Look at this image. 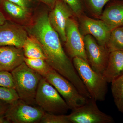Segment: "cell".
I'll list each match as a JSON object with an SVG mask.
<instances>
[{"label": "cell", "instance_id": "obj_16", "mask_svg": "<svg viewBox=\"0 0 123 123\" xmlns=\"http://www.w3.org/2000/svg\"><path fill=\"white\" fill-rule=\"evenodd\" d=\"M25 57L31 59H43L46 57L38 40L34 36L28 37L23 47Z\"/></svg>", "mask_w": 123, "mask_h": 123}, {"label": "cell", "instance_id": "obj_7", "mask_svg": "<svg viewBox=\"0 0 123 123\" xmlns=\"http://www.w3.org/2000/svg\"><path fill=\"white\" fill-rule=\"evenodd\" d=\"M97 101L88 99L83 105L72 110L68 115L70 123H113L112 117L102 112L97 106Z\"/></svg>", "mask_w": 123, "mask_h": 123}, {"label": "cell", "instance_id": "obj_13", "mask_svg": "<svg viewBox=\"0 0 123 123\" xmlns=\"http://www.w3.org/2000/svg\"><path fill=\"white\" fill-rule=\"evenodd\" d=\"M25 57L22 48L0 47V70L12 72L24 62Z\"/></svg>", "mask_w": 123, "mask_h": 123}, {"label": "cell", "instance_id": "obj_23", "mask_svg": "<svg viewBox=\"0 0 123 123\" xmlns=\"http://www.w3.org/2000/svg\"><path fill=\"white\" fill-rule=\"evenodd\" d=\"M40 123H71L68 115H56L45 112Z\"/></svg>", "mask_w": 123, "mask_h": 123}, {"label": "cell", "instance_id": "obj_8", "mask_svg": "<svg viewBox=\"0 0 123 123\" xmlns=\"http://www.w3.org/2000/svg\"><path fill=\"white\" fill-rule=\"evenodd\" d=\"M77 18L76 17H73L67 21L65 29L66 51L72 59L78 57L88 62L85 50L84 36L79 30V23Z\"/></svg>", "mask_w": 123, "mask_h": 123}, {"label": "cell", "instance_id": "obj_24", "mask_svg": "<svg viewBox=\"0 0 123 123\" xmlns=\"http://www.w3.org/2000/svg\"><path fill=\"white\" fill-rule=\"evenodd\" d=\"M68 6L77 18L84 14L85 8L82 0H62Z\"/></svg>", "mask_w": 123, "mask_h": 123}, {"label": "cell", "instance_id": "obj_19", "mask_svg": "<svg viewBox=\"0 0 123 123\" xmlns=\"http://www.w3.org/2000/svg\"><path fill=\"white\" fill-rule=\"evenodd\" d=\"M24 62L29 68L38 73L43 78L45 77L52 68L46 61L43 59L25 57Z\"/></svg>", "mask_w": 123, "mask_h": 123}, {"label": "cell", "instance_id": "obj_2", "mask_svg": "<svg viewBox=\"0 0 123 123\" xmlns=\"http://www.w3.org/2000/svg\"><path fill=\"white\" fill-rule=\"evenodd\" d=\"M72 62L91 98L97 101H104L107 93L108 83L103 74L94 70L88 62L80 57H74Z\"/></svg>", "mask_w": 123, "mask_h": 123}, {"label": "cell", "instance_id": "obj_26", "mask_svg": "<svg viewBox=\"0 0 123 123\" xmlns=\"http://www.w3.org/2000/svg\"><path fill=\"white\" fill-rule=\"evenodd\" d=\"M9 105V104L0 100V123H4V119L2 117L4 116L6 113Z\"/></svg>", "mask_w": 123, "mask_h": 123}, {"label": "cell", "instance_id": "obj_27", "mask_svg": "<svg viewBox=\"0 0 123 123\" xmlns=\"http://www.w3.org/2000/svg\"><path fill=\"white\" fill-rule=\"evenodd\" d=\"M20 6L21 7L27 10L30 4L31 0H6Z\"/></svg>", "mask_w": 123, "mask_h": 123}, {"label": "cell", "instance_id": "obj_6", "mask_svg": "<svg viewBox=\"0 0 123 123\" xmlns=\"http://www.w3.org/2000/svg\"><path fill=\"white\" fill-rule=\"evenodd\" d=\"M45 112L38 106L19 99L10 104L4 117L7 123H40Z\"/></svg>", "mask_w": 123, "mask_h": 123}, {"label": "cell", "instance_id": "obj_22", "mask_svg": "<svg viewBox=\"0 0 123 123\" xmlns=\"http://www.w3.org/2000/svg\"><path fill=\"white\" fill-rule=\"evenodd\" d=\"M19 99L15 89L0 86V100L11 104Z\"/></svg>", "mask_w": 123, "mask_h": 123}, {"label": "cell", "instance_id": "obj_1", "mask_svg": "<svg viewBox=\"0 0 123 123\" xmlns=\"http://www.w3.org/2000/svg\"><path fill=\"white\" fill-rule=\"evenodd\" d=\"M31 31L42 47L48 64L74 85H79L81 79L72 61L64 50L59 36L52 26L47 14L39 15Z\"/></svg>", "mask_w": 123, "mask_h": 123}, {"label": "cell", "instance_id": "obj_29", "mask_svg": "<svg viewBox=\"0 0 123 123\" xmlns=\"http://www.w3.org/2000/svg\"><path fill=\"white\" fill-rule=\"evenodd\" d=\"M6 21L5 15L0 9V25L4 24Z\"/></svg>", "mask_w": 123, "mask_h": 123}, {"label": "cell", "instance_id": "obj_30", "mask_svg": "<svg viewBox=\"0 0 123 123\" xmlns=\"http://www.w3.org/2000/svg\"><path fill=\"white\" fill-rule=\"evenodd\" d=\"M4 0H0V4H1Z\"/></svg>", "mask_w": 123, "mask_h": 123}, {"label": "cell", "instance_id": "obj_12", "mask_svg": "<svg viewBox=\"0 0 123 123\" xmlns=\"http://www.w3.org/2000/svg\"><path fill=\"white\" fill-rule=\"evenodd\" d=\"M29 36L21 27L6 21L0 25V47L13 46L23 48Z\"/></svg>", "mask_w": 123, "mask_h": 123}, {"label": "cell", "instance_id": "obj_3", "mask_svg": "<svg viewBox=\"0 0 123 123\" xmlns=\"http://www.w3.org/2000/svg\"><path fill=\"white\" fill-rule=\"evenodd\" d=\"M11 72L20 99L28 104L36 105V95L43 77L29 68L24 62Z\"/></svg>", "mask_w": 123, "mask_h": 123}, {"label": "cell", "instance_id": "obj_4", "mask_svg": "<svg viewBox=\"0 0 123 123\" xmlns=\"http://www.w3.org/2000/svg\"><path fill=\"white\" fill-rule=\"evenodd\" d=\"M35 100L36 105L47 113L65 114L69 110L55 88L44 78H42L40 82Z\"/></svg>", "mask_w": 123, "mask_h": 123}, {"label": "cell", "instance_id": "obj_11", "mask_svg": "<svg viewBox=\"0 0 123 123\" xmlns=\"http://www.w3.org/2000/svg\"><path fill=\"white\" fill-rule=\"evenodd\" d=\"M52 9L48 15L49 21L60 38L65 43L67 21L70 18L75 17V15L70 8L62 0H57Z\"/></svg>", "mask_w": 123, "mask_h": 123}, {"label": "cell", "instance_id": "obj_18", "mask_svg": "<svg viewBox=\"0 0 123 123\" xmlns=\"http://www.w3.org/2000/svg\"><path fill=\"white\" fill-rule=\"evenodd\" d=\"M111 90L117 109L123 113V74L111 82Z\"/></svg>", "mask_w": 123, "mask_h": 123}, {"label": "cell", "instance_id": "obj_21", "mask_svg": "<svg viewBox=\"0 0 123 123\" xmlns=\"http://www.w3.org/2000/svg\"><path fill=\"white\" fill-rule=\"evenodd\" d=\"M1 4L5 11L12 17L23 19L27 15V10L14 3L4 0Z\"/></svg>", "mask_w": 123, "mask_h": 123}, {"label": "cell", "instance_id": "obj_17", "mask_svg": "<svg viewBox=\"0 0 123 123\" xmlns=\"http://www.w3.org/2000/svg\"><path fill=\"white\" fill-rule=\"evenodd\" d=\"M106 47L110 52L123 51V26L113 29L111 31Z\"/></svg>", "mask_w": 123, "mask_h": 123}, {"label": "cell", "instance_id": "obj_25", "mask_svg": "<svg viewBox=\"0 0 123 123\" xmlns=\"http://www.w3.org/2000/svg\"><path fill=\"white\" fill-rule=\"evenodd\" d=\"M0 86L15 89L13 77L11 72L0 70Z\"/></svg>", "mask_w": 123, "mask_h": 123}, {"label": "cell", "instance_id": "obj_15", "mask_svg": "<svg viewBox=\"0 0 123 123\" xmlns=\"http://www.w3.org/2000/svg\"><path fill=\"white\" fill-rule=\"evenodd\" d=\"M123 74V51L110 52L105 69L103 75L108 83L112 81Z\"/></svg>", "mask_w": 123, "mask_h": 123}, {"label": "cell", "instance_id": "obj_10", "mask_svg": "<svg viewBox=\"0 0 123 123\" xmlns=\"http://www.w3.org/2000/svg\"><path fill=\"white\" fill-rule=\"evenodd\" d=\"M77 19L79 30L83 36L90 35L98 44L106 47L111 30L104 22L99 19H93L85 14Z\"/></svg>", "mask_w": 123, "mask_h": 123}, {"label": "cell", "instance_id": "obj_20", "mask_svg": "<svg viewBox=\"0 0 123 123\" xmlns=\"http://www.w3.org/2000/svg\"><path fill=\"white\" fill-rule=\"evenodd\" d=\"M111 0H82L85 8L93 17L98 19L104 6Z\"/></svg>", "mask_w": 123, "mask_h": 123}, {"label": "cell", "instance_id": "obj_28", "mask_svg": "<svg viewBox=\"0 0 123 123\" xmlns=\"http://www.w3.org/2000/svg\"><path fill=\"white\" fill-rule=\"evenodd\" d=\"M53 8L57 0H39Z\"/></svg>", "mask_w": 123, "mask_h": 123}, {"label": "cell", "instance_id": "obj_9", "mask_svg": "<svg viewBox=\"0 0 123 123\" xmlns=\"http://www.w3.org/2000/svg\"><path fill=\"white\" fill-rule=\"evenodd\" d=\"M84 42L88 63L94 70L103 74L107 65L110 51L90 35L84 36Z\"/></svg>", "mask_w": 123, "mask_h": 123}, {"label": "cell", "instance_id": "obj_5", "mask_svg": "<svg viewBox=\"0 0 123 123\" xmlns=\"http://www.w3.org/2000/svg\"><path fill=\"white\" fill-rule=\"evenodd\" d=\"M44 78L55 88L72 111L83 105L89 99L82 95L71 82L53 68Z\"/></svg>", "mask_w": 123, "mask_h": 123}, {"label": "cell", "instance_id": "obj_14", "mask_svg": "<svg viewBox=\"0 0 123 123\" xmlns=\"http://www.w3.org/2000/svg\"><path fill=\"white\" fill-rule=\"evenodd\" d=\"M98 19L112 30L123 26V0H111L107 4Z\"/></svg>", "mask_w": 123, "mask_h": 123}]
</instances>
